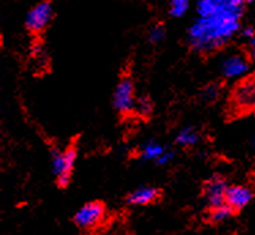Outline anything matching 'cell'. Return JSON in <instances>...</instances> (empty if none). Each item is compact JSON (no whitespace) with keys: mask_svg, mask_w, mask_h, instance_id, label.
Returning a JSON list of instances; mask_svg holds the SVG:
<instances>
[{"mask_svg":"<svg viewBox=\"0 0 255 235\" xmlns=\"http://www.w3.org/2000/svg\"><path fill=\"white\" fill-rule=\"evenodd\" d=\"M243 12H219L198 16L188 29V44L201 53L214 52L223 48L240 30Z\"/></svg>","mask_w":255,"mask_h":235,"instance_id":"cell-1","label":"cell"},{"mask_svg":"<svg viewBox=\"0 0 255 235\" xmlns=\"http://www.w3.org/2000/svg\"><path fill=\"white\" fill-rule=\"evenodd\" d=\"M231 108L235 115L255 111V75L246 77L236 85L231 97Z\"/></svg>","mask_w":255,"mask_h":235,"instance_id":"cell-2","label":"cell"},{"mask_svg":"<svg viewBox=\"0 0 255 235\" xmlns=\"http://www.w3.org/2000/svg\"><path fill=\"white\" fill-rule=\"evenodd\" d=\"M75 160H77V149L74 147H68L63 152H52V170L53 174L56 175L57 185L60 188H66L71 181Z\"/></svg>","mask_w":255,"mask_h":235,"instance_id":"cell-3","label":"cell"},{"mask_svg":"<svg viewBox=\"0 0 255 235\" xmlns=\"http://www.w3.org/2000/svg\"><path fill=\"white\" fill-rule=\"evenodd\" d=\"M53 16V7L51 1H40L27 12L25 25L27 30L40 33L51 23Z\"/></svg>","mask_w":255,"mask_h":235,"instance_id":"cell-4","label":"cell"},{"mask_svg":"<svg viewBox=\"0 0 255 235\" xmlns=\"http://www.w3.org/2000/svg\"><path fill=\"white\" fill-rule=\"evenodd\" d=\"M135 90L134 84L130 78H125L120 81L114 93L115 110L120 114H128L135 108Z\"/></svg>","mask_w":255,"mask_h":235,"instance_id":"cell-5","label":"cell"},{"mask_svg":"<svg viewBox=\"0 0 255 235\" xmlns=\"http://www.w3.org/2000/svg\"><path fill=\"white\" fill-rule=\"evenodd\" d=\"M243 12L245 0H198L197 14L198 16H208L219 12Z\"/></svg>","mask_w":255,"mask_h":235,"instance_id":"cell-6","label":"cell"},{"mask_svg":"<svg viewBox=\"0 0 255 235\" xmlns=\"http://www.w3.org/2000/svg\"><path fill=\"white\" fill-rule=\"evenodd\" d=\"M105 216V207L99 201L88 203L77 211L74 216L75 225L81 229H93L100 225Z\"/></svg>","mask_w":255,"mask_h":235,"instance_id":"cell-7","label":"cell"},{"mask_svg":"<svg viewBox=\"0 0 255 235\" xmlns=\"http://www.w3.org/2000/svg\"><path fill=\"white\" fill-rule=\"evenodd\" d=\"M250 68L249 59L242 53H232L221 62V73L225 78H239L247 74Z\"/></svg>","mask_w":255,"mask_h":235,"instance_id":"cell-8","label":"cell"},{"mask_svg":"<svg viewBox=\"0 0 255 235\" xmlns=\"http://www.w3.org/2000/svg\"><path fill=\"white\" fill-rule=\"evenodd\" d=\"M227 182L221 177H213L205 186V200L210 208L225 204L227 196Z\"/></svg>","mask_w":255,"mask_h":235,"instance_id":"cell-9","label":"cell"},{"mask_svg":"<svg viewBox=\"0 0 255 235\" xmlns=\"http://www.w3.org/2000/svg\"><path fill=\"white\" fill-rule=\"evenodd\" d=\"M253 200V192L251 189L246 186H228L227 196H225V204H228L234 211H240L246 208Z\"/></svg>","mask_w":255,"mask_h":235,"instance_id":"cell-10","label":"cell"},{"mask_svg":"<svg viewBox=\"0 0 255 235\" xmlns=\"http://www.w3.org/2000/svg\"><path fill=\"white\" fill-rule=\"evenodd\" d=\"M158 190L151 186H142V188L135 189L132 193L128 196V204L131 205H147L154 203L158 199Z\"/></svg>","mask_w":255,"mask_h":235,"instance_id":"cell-11","label":"cell"},{"mask_svg":"<svg viewBox=\"0 0 255 235\" xmlns=\"http://www.w3.org/2000/svg\"><path fill=\"white\" fill-rule=\"evenodd\" d=\"M199 141L198 131L193 127H186L183 129L176 137V142L182 147H193Z\"/></svg>","mask_w":255,"mask_h":235,"instance_id":"cell-12","label":"cell"},{"mask_svg":"<svg viewBox=\"0 0 255 235\" xmlns=\"http://www.w3.org/2000/svg\"><path fill=\"white\" fill-rule=\"evenodd\" d=\"M164 147L154 141L146 142L141 149V157L143 160H154L156 162L158 157L164 153Z\"/></svg>","mask_w":255,"mask_h":235,"instance_id":"cell-13","label":"cell"},{"mask_svg":"<svg viewBox=\"0 0 255 235\" xmlns=\"http://www.w3.org/2000/svg\"><path fill=\"white\" fill-rule=\"evenodd\" d=\"M232 214H234V209L231 208L228 204H223L212 208L210 214H209V218H210L212 222L219 223V222H224V220L229 219L232 216Z\"/></svg>","mask_w":255,"mask_h":235,"instance_id":"cell-14","label":"cell"},{"mask_svg":"<svg viewBox=\"0 0 255 235\" xmlns=\"http://www.w3.org/2000/svg\"><path fill=\"white\" fill-rule=\"evenodd\" d=\"M188 7H190V0H171L169 14L173 18H180L187 12Z\"/></svg>","mask_w":255,"mask_h":235,"instance_id":"cell-15","label":"cell"},{"mask_svg":"<svg viewBox=\"0 0 255 235\" xmlns=\"http://www.w3.org/2000/svg\"><path fill=\"white\" fill-rule=\"evenodd\" d=\"M135 110L136 112L142 116H149L153 111V103L150 101V99L147 97H141V99L136 100L135 104Z\"/></svg>","mask_w":255,"mask_h":235,"instance_id":"cell-16","label":"cell"},{"mask_svg":"<svg viewBox=\"0 0 255 235\" xmlns=\"http://www.w3.org/2000/svg\"><path fill=\"white\" fill-rule=\"evenodd\" d=\"M165 36H167V33H165V27L162 25H154L149 30V41L153 42V44L161 42L165 38Z\"/></svg>","mask_w":255,"mask_h":235,"instance_id":"cell-17","label":"cell"},{"mask_svg":"<svg viewBox=\"0 0 255 235\" xmlns=\"http://www.w3.org/2000/svg\"><path fill=\"white\" fill-rule=\"evenodd\" d=\"M220 93V89L219 86H216V85H209L208 88H205L202 93V97L205 100H208V101H213L219 97Z\"/></svg>","mask_w":255,"mask_h":235,"instance_id":"cell-18","label":"cell"},{"mask_svg":"<svg viewBox=\"0 0 255 235\" xmlns=\"http://www.w3.org/2000/svg\"><path fill=\"white\" fill-rule=\"evenodd\" d=\"M173 156H175V155H173V152L167 151V149H165L161 156L157 159L156 163L158 164V166H164V164H168V163L171 162L172 159H173Z\"/></svg>","mask_w":255,"mask_h":235,"instance_id":"cell-19","label":"cell"},{"mask_svg":"<svg viewBox=\"0 0 255 235\" xmlns=\"http://www.w3.org/2000/svg\"><path fill=\"white\" fill-rule=\"evenodd\" d=\"M255 36V29L251 26H247L245 29H242V37H245L246 40H249L250 41L251 38Z\"/></svg>","mask_w":255,"mask_h":235,"instance_id":"cell-20","label":"cell"},{"mask_svg":"<svg viewBox=\"0 0 255 235\" xmlns=\"http://www.w3.org/2000/svg\"><path fill=\"white\" fill-rule=\"evenodd\" d=\"M249 53L253 59H255V36L249 41Z\"/></svg>","mask_w":255,"mask_h":235,"instance_id":"cell-21","label":"cell"},{"mask_svg":"<svg viewBox=\"0 0 255 235\" xmlns=\"http://www.w3.org/2000/svg\"><path fill=\"white\" fill-rule=\"evenodd\" d=\"M245 1H249V3H254L255 0H245Z\"/></svg>","mask_w":255,"mask_h":235,"instance_id":"cell-22","label":"cell"},{"mask_svg":"<svg viewBox=\"0 0 255 235\" xmlns=\"http://www.w3.org/2000/svg\"><path fill=\"white\" fill-rule=\"evenodd\" d=\"M254 149H255V141H254Z\"/></svg>","mask_w":255,"mask_h":235,"instance_id":"cell-23","label":"cell"}]
</instances>
